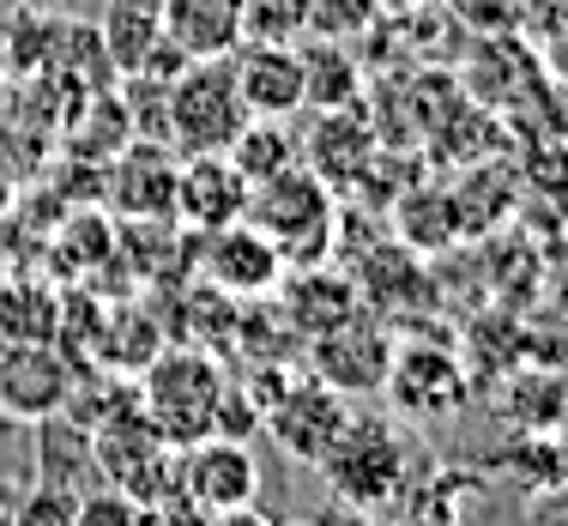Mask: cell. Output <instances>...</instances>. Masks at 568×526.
Masks as SVG:
<instances>
[{
	"instance_id": "1",
	"label": "cell",
	"mask_w": 568,
	"mask_h": 526,
	"mask_svg": "<svg viewBox=\"0 0 568 526\" xmlns=\"http://www.w3.org/2000/svg\"><path fill=\"white\" fill-rule=\"evenodd\" d=\"M242 219L284 254V273H291V266H321V261H333V249H339V206H333V188L308 164H291V170L266 175V182H254Z\"/></svg>"
},
{
	"instance_id": "2",
	"label": "cell",
	"mask_w": 568,
	"mask_h": 526,
	"mask_svg": "<svg viewBox=\"0 0 568 526\" xmlns=\"http://www.w3.org/2000/svg\"><path fill=\"white\" fill-rule=\"evenodd\" d=\"M230 375L219 370L206 345H158L152 363L140 370V412L152 417V429L170 442V448H187V442L212 436V417H219Z\"/></svg>"
},
{
	"instance_id": "3",
	"label": "cell",
	"mask_w": 568,
	"mask_h": 526,
	"mask_svg": "<svg viewBox=\"0 0 568 526\" xmlns=\"http://www.w3.org/2000/svg\"><path fill=\"white\" fill-rule=\"evenodd\" d=\"M321 478L345 508H387L405 496V478H412V442L394 417L351 412L339 442L321 454Z\"/></svg>"
},
{
	"instance_id": "4",
	"label": "cell",
	"mask_w": 568,
	"mask_h": 526,
	"mask_svg": "<svg viewBox=\"0 0 568 526\" xmlns=\"http://www.w3.org/2000/svg\"><path fill=\"white\" fill-rule=\"evenodd\" d=\"M248 128V103L224 61H187L164 91V145L175 158H224L230 140Z\"/></svg>"
},
{
	"instance_id": "5",
	"label": "cell",
	"mask_w": 568,
	"mask_h": 526,
	"mask_svg": "<svg viewBox=\"0 0 568 526\" xmlns=\"http://www.w3.org/2000/svg\"><path fill=\"white\" fill-rule=\"evenodd\" d=\"M91 472L140 508H158L175 490V448L152 429L133 394L91 424Z\"/></svg>"
},
{
	"instance_id": "6",
	"label": "cell",
	"mask_w": 568,
	"mask_h": 526,
	"mask_svg": "<svg viewBox=\"0 0 568 526\" xmlns=\"http://www.w3.org/2000/svg\"><path fill=\"white\" fill-rule=\"evenodd\" d=\"M345 424H351V399L339 387H327L321 375H291L261 417V429L278 442V454L296 466H321V454L339 442Z\"/></svg>"
},
{
	"instance_id": "7",
	"label": "cell",
	"mask_w": 568,
	"mask_h": 526,
	"mask_svg": "<svg viewBox=\"0 0 568 526\" xmlns=\"http://www.w3.org/2000/svg\"><path fill=\"white\" fill-rule=\"evenodd\" d=\"M175 490L206 515H230L248 508L261 496V461L254 442H230V436H200L187 448H175Z\"/></svg>"
},
{
	"instance_id": "8",
	"label": "cell",
	"mask_w": 568,
	"mask_h": 526,
	"mask_svg": "<svg viewBox=\"0 0 568 526\" xmlns=\"http://www.w3.org/2000/svg\"><path fill=\"white\" fill-rule=\"evenodd\" d=\"M394 333L382 327V315H351L339 321L333 333H321V340H308V375H321L327 387H339L345 399L357 394H382L387 382V363H394Z\"/></svg>"
},
{
	"instance_id": "9",
	"label": "cell",
	"mask_w": 568,
	"mask_h": 526,
	"mask_svg": "<svg viewBox=\"0 0 568 526\" xmlns=\"http://www.w3.org/2000/svg\"><path fill=\"white\" fill-rule=\"evenodd\" d=\"M382 394L394 399L399 417H454L466 406V370H459L448 345L412 340V345H394Z\"/></svg>"
},
{
	"instance_id": "10",
	"label": "cell",
	"mask_w": 568,
	"mask_h": 526,
	"mask_svg": "<svg viewBox=\"0 0 568 526\" xmlns=\"http://www.w3.org/2000/svg\"><path fill=\"white\" fill-rule=\"evenodd\" d=\"M79 370L61 345H0V412L19 424H43L67 412Z\"/></svg>"
},
{
	"instance_id": "11",
	"label": "cell",
	"mask_w": 568,
	"mask_h": 526,
	"mask_svg": "<svg viewBox=\"0 0 568 526\" xmlns=\"http://www.w3.org/2000/svg\"><path fill=\"white\" fill-rule=\"evenodd\" d=\"M200 273L219 296H273L278 279H284V254L254 231L248 219L224 224V231H206L200 236Z\"/></svg>"
},
{
	"instance_id": "12",
	"label": "cell",
	"mask_w": 568,
	"mask_h": 526,
	"mask_svg": "<svg viewBox=\"0 0 568 526\" xmlns=\"http://www.w3.org/2000/svg\"><path fill=\"white\" fill-rule=\"evenodd\" d=\"M230 73H236L248 115H266V121L303 115V49L296 43H242L230 55Z\"/></svg>"
},
{
	"instance_id": "13",
	"label": "cell",
	"mask_w": 568,
	"mask_h": 526,
	"mask_svg": "<svg viewBox=\"0 0 568 526\" xmlns=\"http://www.w3.org/2000/svg\"><path fill=\"white\" fill-rule=\"evenodd\" d=\"M242 12L248 0H158L164 43L182 61H224L242 49Z\"/></svg>"
},
{
	"instance_id": "14",
	"label": "cell",
	"mask_w": 568,
	"mask_h": 526,
	"mask_svg": "<svg viewBox=\"0 0 568 526\" xmlns=\"http://www.w3.org/2000/svg\"><path fill=\"white\" fill-rule=\"evenodd\" d=\"M278 291H284L278 315L291 321L303 340H321V333H333L339 321H351V315L363 308L357 279H351V273H333L327 261H321V266H291V273L278 279Z\"/></svg>"
},
{
	"instance_id": "15",
	"label": "cell",
	"mask_w": 568,
	"mask_h": 526,
	"mask_svg": "<svg viewBox=\"0 0 568 526\" xmlns=\"http://www.w3.org/2000/svg\"><path fill=\"white\" fill-rule=\"evenodd\" d=\"M242 212H248V182L236 175L230 158H182V170H175V219L206 236L236 224Z\"/></svg>"
},
{
	"instance_id": "16",
	"label": "cell",
	"mask_w": 568,
	"mask_h": 526,
	"mask_svg": "<svg viewBox=\"0 0 568 526\" xmlns=\"http://www.w3.org/2000/svg\"><path fill=\"white\" fill-rule=\"evenodd\" d=\"M303 158H308V170L321 175V182H357L363 170L375 164V128L357 115V103H345V110H315V128L303 133Z\"/></svg>"
},
{
	"instance_id": "17",
	"label": "cell",
	"mask_w": 568,
	"mask_h": 526,
	"mask_svg": "<svg viewBox=\"0 0 568 526\" xmlns=\"http://www.w3.org/2000/svg\"><path fill=\"white\" fill-rule=\"evenodd\" d=\"M175 152L164 140H145L140 152H128V164H115L110 200L128 219H175Z\"/></svg>"
},
{
	"instance_id": "18",
	"label": "cell",
	"mask_w": 568,
	"mask_h": 526,
	"mask_svg": "<svg viewBox=\"0 0 568 526\" xmlns=\"http://www.w3.org/2000/svg\"><path fill=\"white\" fill-rule=\"evenodd\" d=\"M98 43L103 55H110V67L121 79L140 73L145 61L164 49V24H158V0H110L98 19Z\"/></svg>"
},
{
	"instance_id": "19",
	"label": "cell",
	"mask_w": 568,
	"mask_h": 526,
	"mask_svg": "<svg viewBox=\"0 0 568 526\" xmlns=\"http://www.w3.org/2000/svg\"><path fill=\"white\" fill-rule=\"evenodd\" d=\"M91 478V429L73 424L67 412L37 424V484H55V490H85Z\"/></svg>"
},
{
	"instance_id": "20",
	"label": "cell",
	"mask_w": 568,
	"mask_h": 526,
	"mask_svg": "<svg viewBox=\"0 0 568 526\" xmlns=\"http://www.w3.org/2000/svg\"><path fill=\"white\" fill-rule=\"evenodd\" d=\"M61 303L37 279H12L0 285V345H55Z\"/></svg>"
},
{
	"instance_id": "21",
	"label": "cell",
	"mask_w": 568,
	"mask_h": 526,
	"mask_svg": "<svg viewBox=\"0 0 568 526\" xmlns=\"http://www.w3.org/2000/svg\"><path fill=\"white\" fill-rule=\"evenodd\" d=\"M230 164H236L242 182H266V175H278V170H291L296 158H303V145H296V133H291V121H266V115H248V128L230 140Z\"/></svg>"
},
{
	"instance_id": "22",
	"label": "cell",
	"mask_w": 568,
	"mask_h": 526,
	"mask_svg": "<svg viewBox=\"0 0 568 526\" xmlns=\"http://www.w3.org/2000/svg\"><path fill=\"white\" fill-rule=\"evenodd\" d=\"M357 91H363V79H357L351 49L315 37L303 49V110H345V103H357Z\"/></svg>"
},
{
	"instance_id": "23",
	"label": "cell",
	"mask_w": 568,
	"mask_h": 526,
	"mask_svg": "<svg viewBox=\"0 0 568 526\" xmlns=\"http://www.w3.org/2000/svg\"><path fill=\"white\" fill-rule=\"evenodd\" d=\"M382 0H303V31L327 37V43H351L357 31H369Z\"/></svg>"
},
{
	"instance_id": "24",
	"label": "cell",
	"mask_w": 568,
	"mask_h": 526,
	"mask_svg": "<svg viewBox=\"0 0 568 526\" xmlns=\"http://www.w3.org/2000/svg\"><path fill=\"white\" fill-rule=\"evenodd\" d=\"M303 31V0H248L242 12V43H296Z\"/></svg>"
},
{
	"instance_id": "25",
	"label": "cell",
	"mask_w": 568,
	"mask_h": 526,
	"mask_svg": "<svg viewBox=\"0 0 568 526\" xmlns=\"http://www.w3.org/2000/svg\"><path fill=\"white\" fill-rule=\"evenodd\" d=\"M73 526H145V508L133 503V496H121L110 490V484H98V490H79V503H73Z\"/></svg>"
},
{
	"instance_id": "26",
	"label": "cell",
	"mask_w": 568,
	"mask_h": 526,
	"mask_svg": "<svg viewBox=\"0 0 568 526\" xmlns=\"http://www.w3.org/2000/svg\"><path fill=\"white\" fill-rule=\"evenodd\" d=\"M73 503H79V490L37 484V490L19 496V515H12V526H73Z\"/></svg>"
},
{
	"instance_id": "27",
	"label": "cell",
	"mask_w": 568,
	"mask_h": 526,
	"mask_svg": "<svg viewBox=\"0 0 568 526\" xmlns=\"http://www.w3.org/2000/svg\"><path fill=\"white\" fill-rule=\"evenodd\" d=\"M19 496H24V484L0 472V526H12V515H19Z\"/></svg>"
},
{
	"instance_id": "28",
	"label": "cell",
	"mask_w": 568,
	"mask_h": 526,
	"mask_svg": "<svg viewBox=\"0 0 568 526\" xmlns=\"http://www.w3.org/2000/svg\"><path fill=\"white\" fill-rule=\"evenodd\" d=\"M206 526H273V520H266V515H261V508H254V503H248V508H230V515H212Z\"/></svg>"
},
{
	"instance_id": "29",
	"label": "cell",
	"mask_w": 568,
	"mask_h": 526,
	"mask_svg": "<svg viewBox=\"0 0 568 526\" xmlns=\"http://www.w3.org/2000/svg\"><path fill=\"white\" fill-rule=\"evenodd\" d=\"M0 73H7V43H0Z\"/></svg>"
}]
</instances>
